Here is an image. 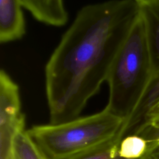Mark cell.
Listing matches in <instances>:
<instances>
[{"mask_svg": "<svg viewBox=\"0 0 159 159\" xmlns=\"http://www.w3.org/2000/svg\"><path fill=\"white\" fill-rule=\"evenodd\" d=\"M139 136L143 137L145 140H147L148 144L153 143L157 139H159V127L147 132H145Z\"/></svg>", "mask_w": 159, "mask_h": 159, "instance_id": "7c38bea8", "label": "cell"}, {"mask_svg": "<svg viewBox=\"0 0 159 159\" xmlns=\"http://www.w3.org/2000/svg\"><path fill=\"white\" fill-rule=\"evenodd\" d=\"M119 144L120 142L116 136L112 140L101 147L71 159H125L119 155ZM138 159L150 158L143 156Z\"/></svg>", "mask_w": 159, "mask_h": 159, "instance_id": "30bf717a", "label": "cell"}, {"mask_svg": "<svg viewBox=\"0 0 159 159\" xmlns=\"http://www.w3.org/2000/svg\"><path fill=\"white\" fill-rule=\"evenodd\" d=\"M159 127V98L149 109L144 120L135 135H140L145 132Z\"/></svg>", "mask_w": 159, "mask_h": 159, "instance_id": "8fae6325", "label": "cell"}, {"mask_svg": "<svg viewBox=\"0 0 159 159\" xmlns=\"http://www.w3.org/2000/svg\"><path fill=\"white\" fill-rule=\"evenodd\" d=\"M134 1H135L136 2H137L139 4L143 5V4H147V3H148V2H150V1H153V0H134Z\"/></svg>", "mask_w": 159, "mask_h": 159, "instance_id": "9a60e30c", "label": "cell"}, {"mask_svg": "<svg viewBox=\"0 0 159 159\" xmlns=\"http://www.w3.org/2000/svg\"><path fill=\"white\" fill-rule=\"evenodd\" d=\"M124 120L105 107L63 123L34 125L27 132L49 159H71L112 140Z\"/></svg>", "mask_w": 159, "mask_h": 159, "instance_id": "3957f363", "label": "cell"}, {"mask_svg": "<svg viewBox=\"0 0 159 159\" xmlns=\"http://www.w3.org/2000/svg\"><path fill=\"white\" fill-rule=\"evenodd\" d=\"M140 10L134 0H110L79 11L45 66L50 124L80 117L88 101L106 81Z\"/></svg>", "mask_w": 159, "mask_h": 159, "instance_id": "6da1fadb", "label": "cell"}, {"mask_svg": "<svg viewBox=\"0 0 159 159\" xmlns=\"http://www.w3.org/2000/svg\"><path fill=\"white\" fill-rule=\"evenodd\" d=\"M153 150H156L159 151V139H157L153 143L148 145L147 149L145 154L152 152Z\"/></svg>", "mask_w": 159, "mask_h": 159, "instance_id": "4fadbf2b", "label": "cell"}, {"mask_svg": "<svg viewBox=\"0 0 159 159\" xmlns=\"http://www.w3.org/2000/svg\"><path fill=\"white\" fill-rule=\"evenodd\" d=\"M6 159H12V153H11V156L10 157H9L7 158H6Z\"/></svg>", "mask_w": 159, "mask_h": 159, "instance_id": "2e32d148", "label": "cell"}, {"mask_svg": "<svg viewBox=\"0 0 159 159\" xmlns=\"http://www.w3.org/2000/svg\"><path fill=\"white\" fill-rule=\"evenodd\" d=\"M19 0H0V42L17 40L25 34V22Z\"/></svg>", "mask_w": 159, "mask_h": 159, "instance_id": "5b68a950", "label": "cell"}, {"mask_svg": "<svg viewBox=\"0 0 159 159\" xmlns=\"http://www.w3.org/2000/svg\"><path fill=\"white\" fill-rule=\"evenodd\" d=\"M144 156L148 157L150 159H159V151L153 150L152 152L146 153Z\"/></svg>", "mask_w": 159, "mask_h": 159, "instance_id": "5bb4252c", "label": "cell"}, {"mask_svg": "<svg viewBox=\"0 0 159 159\" xmlns=\"http://www.w3.org/2000/svg\"><path fill=\"white\" fill-rule=\"evenodd\" d=\"M19 86L7 73L0 71V159L11 156L14 139L25 130Z\"/></svg>", "mask_w": 159, "mask_h": 159, "instance_id": "277c9868", "label": "cell"}, {"mask_svg": "<svg viewBox=\"0 0 159 159\" xmlns=\"http://www.w3.org/2000/svg\"><path fill=\"white\" fill-rule=\"evenodd\" d=\"M22 6L29 11L38 21L61 27L68 21V13L63 0H19Z\"/></svg>", "mask_w": 159, "mask_h": 159, "instance_id": "8992f818", "label": "cell"}, {"mask_svg": "<svg viewBox=\"0 0 159 159\" xmlns=\"http://www.w3.org/2000/svg\"><path fill=\"white\" fill-rule=\"evenodd\" d=\"M12 159H49L24 130L16 134L12 147Z\"/></svg>", "mask_w": 159, "mask_h": 159, "instance_id": "ba28073f", "label": "cell"}, {"mask_svg": "<svg viewBox=\"0 0 159 159\" xmlns=\"http://www.w3.org/2000/svg\"><path fill=\"white\" fill-rule=\"evenodd\" d=\"M156 77V65L141 7L110 68L106 80L109 99L106 107L126 119L146 95Z\"/></svg>", "mask_w": 159, "mask_h": 159, "instance_id": "7a4b0ae2", "label": "cell"}, {"mask_svg": "<svg viewBox=\"0 0 159 159\" xmlns=\"http://www.w3.org/2000/svg\"><path fill=\"white\" fill-rule=\"evenodd\" d=\"M147 22L148 35L157 68V77L148 94L155 101L159 98V0H153L140 5Z\"/></svg>", "mask_w": 159, "mask_h": 159, "instance_id": "52a82bcc", "label": "cell"}, {"mask_svg": "<svg viewBox=\"0 0 159 159\" xmlns=\"http://www.w3.org/2000/svg\"><path fill=\"white\" fill-rule=\"evenodd\" d=\"M148 142L137 135H130L124 137L120 142L119 155L125 159H138L146 153Z\"/></svg>", "mask_w": 159, "mask_h": 159, "instance_id": "9c48e42d", "label": "cell"}]
</instances>
